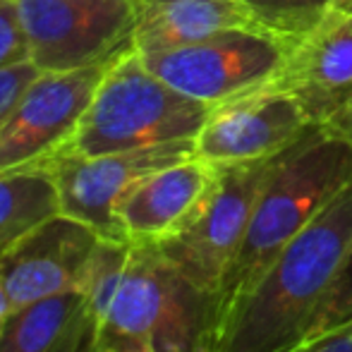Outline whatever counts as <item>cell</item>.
<instances>
[{
	"instance_id": "cell-1",
	"label": "cell",
	"mask_w": 352,
	"mask_h": 352,
	"mask_svg": "<svg viewBox=\"0 0 352 352\" xmlns=\"http://www.w3.org/2000/svg\"><path fill=\"white\" fill-rule=\"evenodd\" d=\"M352 242V185L292 237L261 278L226 311L213 352H290L336 280Z\"/></svg>"
},
{
	"instance_id": "cell-2",
	"label": "cell",
	"mask_w": 352,
	"mask_h": 352,
	"mask_svg": "<svg viewBox=\"0 0 352 352\" xmlns=\"http://www.w3.org/2000/svg\"><path fill=\"white\" fill-rule=\"evenodd\" d=\"M348 185H352V146L326 127L314 125L278 153L259 192L240 252L218 287V324L274 264L283 247Z\"/></svg>"
},
{
	"instance_id": "cell-3",
	"label": "cell",
	"mask_w": 352,
	"mask_h": 352,
	"mask_svg": "<svg viewBox=\"0 0 352 352\" xmlns=\"http://www.w3.org/2000/svg\"><path fill=\"white\" fill-rule=\"evenodd\" d=\"M211 106L190 98L153 74L135 46L106 67L67 146L82 156L135 151L195 140Z\"/></svg>"
},
{
	"instance_id": "cell-4",
	"label": "cell",
	"mask_w": 352,
	"mask_h": 352,
	"mask_svg": "<svg viewBox=\"0 0 352 352\" xmlns=\"http://www.w3.org/2000/svg\"><path fill=\"white\" fill-rule=\"evenodd\" d=\"M290 48L292 43L264 29H223L185 46L140 56L166 84L213 108L269 87Z\"/></svg>"
},
{
	"instance_id": "cell-5",
	"label": "cell",
	"mask_w": 352,
	"mask_h": 352,
	"mask_svg": "<svg viewBox=\"0 0 352 352\" xmlns=\"http://www.w3.org/2000/svg\"><path fill=\"white\" fill-rule=\"evenodd\" d=\"M276 158L218 166V182L197 218L177 235L156 242V252L197 287L218 295L240 252L259 192Z\"/></svg>"
},
{
	"instance_id": "cell-6",
	"label": "cell",
	"mask_w": 352,
	"mask_h": 352,
	"mask_svg": "<svg viewBox=\"0 0 352 352\" xmlns=\"http://www.w3.org/2000/svg\"><path fill=\"white\" fill-rule=\"evenodd\" d=\"M29 60L67 72L111 60L132 43L130 0H14Z\"/></svg>"
},
{
	"instance_id": "cell-7",
	"label": "cell",
	"mask_w": 352,
	"mask_h": 352,
	"mask_svg": "<svg viewBox=\"0 0 352 352\" xmlns=\"http://www.w3.org/2000/svg\"><path fill=\"white\" fill-rule=\"evenodd\" d=\"M195 156V140L135 148V151L82 156L60 148L43 161L56 182L60 213L87 223L108 240L127 242L118 221V206L127 192L151 173Z\"/></svg>"
},
{
	"instance_id": "cell-8",
	"label": "cell",
	"mask_w": 352,
	"mask_h": 352,
	"mask_svg": "<svg viewBox=\"0 0 352 352\" xmlns=\"http://www.w3.org/2000/svg\"><path fill=\"white\" fill-rule=\"evenodd\" d=\"M111 60L38 74L0 127V170L43 163L67 146Z\"/></svg>"
},
{
	"instance_id": "cell-9",
	"label": "cell",
	"mask_w": 352,
	"mask_h": 352,
	"mask_svg": "<svg viewBox=\"0 0 352 352\" xmlns=\"http://www.w3.org/2000/svg\"><path fill=\"white\" fill-rule=\"evenodd\" d=\"M103 235L65 213L46 218L0 252V283L17 309L43 297L82 290Z\"/></svg>"
},
{
	"instance_id": "cell-10",
	"label": "cell",
	"mask_w": 352,
	"mask_h": 352,
	"mask_svg": "<svg viewBox=\"0 0 352 352\" xmlns=\"http://www.w3.org/2000/svg\"><path fill=\"white\" fill-rule=\"evenodd\" d=\"M311 127L290 94L264 87L213 106L195 137V156L213 166L264 161L290 148Z\"/></svg>"
},
{
	"instance_id": "cell-11",
	"label": "cell",
	"mask_w": 352,
	"mask_h": 352,
	"mask_svg": "<svg viewBox=\"0 0 352 352\" xmlns=\"http://www.w3.org/2000/svg\"><path fill=\"white\" fill-rule=\"evenodd\" d=\"M221 168L197 156L142 177L118 206L127 242L156 245L187 228L209 201Z\"/></svg>"
},
{
	"instance_id": "cell-12",
	"label": "cell",
	"mask_w": 352,
	"mask_h": 352,
	"mask_svg": "<svg viewBox=\"0 0 352 352\" xmlns=\"http://www.w3.org/2000/svg\"><path fill=\"white\" fill-rule=\"evenodd\" d=\"M269 87L290 94L311 125H326L352 98V17L319 24L297 41Z\"/></svg>"
},
{
	"instance_id": "cell-13",
	"label": "cell",
	"mask_w": 352,
	"mask_h": 352,
	"mask_svg": "<svg viewBox=\"0 0 352 352\" xmlns=\"http://www.w3.org/2000/svg\"><path fill=\"white\" fill-rule=\"evenodd\" d=\"M170 264L153 245L132 242L125 276L101 324L98 352H156Z\"/></svg>"
},
{
	"instance_id": "cell-14",
	"label": "cell",
	"mask_w": 352,
	"mask_h": 352,
	"mask_svg": "<svg viewBox=\"0 0 352 352\" xmlns=\"http://www.w3.org/2000/svg\"><path fill=\"white\" fill-rule=\"evenodd\" d=\"M101 316L82 290H67L12 309L0 352H98Z\"/></svg>"
},
{
	"instance_id": "cell-15",
	"label": "cell",
	"mask_w": 352,
	"mask_h": 352,
	"mask_svg": "<svg viewBox=\"0 0 352 352\" xmlns=\"http://www.w3.org/2000/svg\"><path fill=\"white\" fill-rule=\"evenodd\" d=\"M140 53L199 41L223 29H261L242 0H130Z\"/></svg>"
},
{
	"instance_id": "cell-16",
	"label": "cell",
	"mask_w": 352,
	"mask_h": 352,
	"mask_svg": "<svg viewBox=\"0 0 352 352\" xmlns=\"http://www.w3.org/2000/svg\"><path fill=\"white\" fill-rule=\"evenodd\" d=\"M56 213H60L56 182L43 163L0 170V252Z\"/></svg>"
},
{
	"instance_id": "cell-17",
	"label": "cell",
	"mask_w": 352,
	"mask_h": 352,
	"mask_svg": "<svg viewBox=\"0 0 352 352\" xmlns=\"http://www.w3.org/2000/svg\"><path fill=\"white\" fill-rule=\"evenodd\" d=\"M242 3L264 32L295 46L324 22L331 0H242Z\"/></svg>"
},
{
	"instance_id": "cell-18",
	"label": "cell",
	"mask_w": 352,
	"mask_h": 352,
	"mask_svg": "<svg viewBox=\"0 0 352 352\" xmlns=\"http://www.w3.org/2000/svg\"><path fill=\"white\" fill-rule=\"evenodd\" d=\"M348 321H352V242L348 247V254H345L338 276L331 283L324 302H321L314 319H311L305 340L314 338V336L324 333L329 329H336L340 324H348Z\"/></svg>"
},
{
	"instance_id": "cell-19",
	"label": "cell",
	"mask_w": 352,
	"mask_h": 352,
	"mask_svg": "<svg viewBox=\"0 0 352 352\" xmlns=\"http://www.w3.org/2000/svg\"><path fill=\"white\" fill-rule=\"evenodd\" d=\"M29 60L27 36L22 32L14 0H0V67Z\"/></svg>"
},
{
	"instance_id": "cell-20",
	"label": "cell",
	"mask_w": 352,
	"mask_h": 352,
	"mask_svg": "<svg viewBox=\"0 0 352 352\" xmlns=\"http://www.w3.org/2000/svg\"><path fill=\"white\" fill-rule=\"evenodd\" d=\"M41 74L32 60L14 63V65L0 67V127L10 118V113L14 111L17 101L22 98V94L29 89V84Z\"/></svg>"
},
{
	"instance_id": "cell-21",
	"label": "cell",
	"mask_w": 352,
	"mask_h": 352,
	"mask_svg": "<svg viewBox=\"0 0 352 352\" xmlns=\"http://www.w3.org/2000/svg\"><path fill=\"white\" fill-rule=\"evenodd\" d=\"M290 352H352V321L305 340Z\"/></svg>"
},
{
	"instance_id": "cell-22",
	"label": "cell",
	"mask_w": 352,
	"mask_h": 352,
	"mask_svg": "<svg viewBox=\"0 0 352 352\" xmlns=\"http://www.w3.org/2000/svg\"><path fill=\"white\" fill-rule=\"evenodd\" d=\"M321 127L331 130L333 135H338L340 140H345L352 146V98L348 101V106H345L343 111H338L329 122H326V125H321Z\"/></svg>"
},
{
	"instance_id": "cell-23",
	"label": "cell",
	"mask_w": 352,
	"mask_h": 352,
	"mask_svg": "<svg viewBox=\"0 0 352 352\" xmlns=\"http://www.w3.org/2000/svg\"><path fill=\"white\" fill-rule=\"evenodd\" d=\"M345 17H352V0H331L324 22H336V19H345Z\"/></svg>"
},
{
	"instance_id": "cell-24",
	"label": "cell",
	"mask_w": 352,
	"mask_h": 352,
	"mask_svg": "<svg viewBox=\"0 0 352 352\" xmlns=\"http://www.w3.org/2000/svg\"><path fill=\"white\" fill-rule=\"evenodd\" d=\"M10 311H12V307H10V300H8V295H5V290H3V283H0V319H5Z\"/></svg>"
},
{
	"instance_id": "cell-25",
	"label": "cell",
	"mask_w": 352,
	"mask_h": 352,
	"mask_svg": "<svg viewBox=\"0 0 352 352\" xmlns=\"http://www.w3.org/2000/svg\"><path fill=\"white\" fill-rule=\"evenodd\" d=\"M3 321H5V319H0V336H3Z\"/></svg>"
}]
</instances>
